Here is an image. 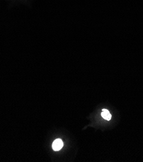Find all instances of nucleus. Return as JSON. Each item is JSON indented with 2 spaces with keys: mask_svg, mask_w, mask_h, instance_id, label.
Segmentation results:
<instances>
[{
  "mask_svg": "<svg viewBox=\"0 0 143 162\" xmlns=\"http://www.w3.org/2000/svg\"><path fill=\"white\" fill-rule=\"evenodd\" d=\"M101 116L106 120H110V119L112 118V115L107 109H102Z\"/></svg>",
  "mask_w": 143,
  "mask_h": 162,
  "instance_id": "obj_2",
  "label": "nucleus"
},
{
  "mask_svg": "<svg viewBox=\"0 0 143 162\" xmlns=\"http://www.w3.org/2000/svg\"><path fill=\"white\" fill-rule=\"evenodd\" d=\"M63 146V143L61 139H57L52 143V149L54 150H60Z\"/></svg>",
  "mask_w": 143,
  "mask_h": 162,
  "instance_id": "obj_1",
  "label": "nucleus"
}]
</instances>
